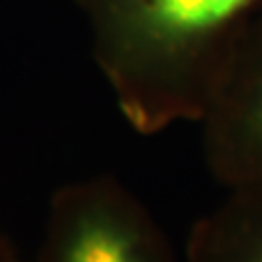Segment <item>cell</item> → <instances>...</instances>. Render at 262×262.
<instances>
[{"mask_svg":"<svg viewBox=\"0 0 262 262\" xmlns=\"http://www.w3.org/2000/svg\"><path fill=\"white\" fill-rule=\"evenodd\" d=\"M124 121L142 136L202 121L220 90L212 49L258 0H76Z\"/></svg>","mask_w":262,"mask_h":262,"instance_id":"cell-1","label":"cell"},{"mask_svg":"<svg viewBox=\"0 0 262 262\" xmlns=\"http://www.w3.org/2000/svg\"><path fill=\"white\" fill-rule=\"evenodd\" d=\"M35 262H183L146 204L113 175L78 179L49 200Z\"/></svg>","mask_w":262,"mask_h":262,"instance_id":"cell-2","label":"cell"},{"mask_svg":"<svg viewBox=\"0 0 262 262\" xmlns=\"http://www.w3.org/2000/svg\"><path fill=\"white\" fill-rule=\"evenodd\" d=\"M202 121L215 177L229 188L262 183V68L235 84L225 82Z\"/></svg>","mask_w":262,"mask_h":262,"instance_id":"cell-3","label":"cell"},{"mask_svg":"<svg viewBox=\"0 0 262 262\" xmlns=\"http://www.w3.org/2000/svg\"><path fill=\"white\" fill-rule=\"evenodd\" d=\"M183 262H262V183L233 187L198 217Z\"/></svg>","mask_w":262,"mask_h":262,"instance_id":"cell-4","label":"cell"},{"mask_svg":"<svg viewBox=\"0 0 262 262\" xmlns=\"http://www.w3.org/2000/svg\"><path fill=\"white\" fill-rule=\"evenodd\" d=\"M0 262H29L19 253V249L12 241L8 231L4 229L2 222H0Z\"/></svg>","mask_w":262,"mask_h":262,"instance_id":"cell-5","label":"cell"}]
</instances>
